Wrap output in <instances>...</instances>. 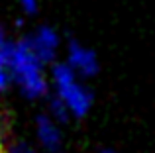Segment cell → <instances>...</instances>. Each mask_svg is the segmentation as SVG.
Listing matches in <instances>:
<instances>
[{
	"label": "cell",
	"mask_w": 155,
	"mask_h": 153,
	"mask_svg": "<svg viewBox=\"0 0 155 153\" xmlns=\"http://www.w3.org/2000/svg\"><path fill=\"white\" fill-rule=\"evenodd\" d=\"M6 69L10 80L18 84L22 94H26L28 98H39L47 92V76L43 73V63L30 49L26 39L8 45Z\"/></svg>",
	"instance_id": "1"
},
{
	"label": "cell",
	"mask_w": 155,
	"mask_h": 153,
	"mask_svg": "<svg viewBox=\"0 0 155 153\" xmlns=\"http://www.w3.org/2000/svg\"><path fill=\"white\" fill-rule=\"evenodd\" d=\"M51 83L55 88V98L63 102L69 114L75 118H83L92 106V92L87 88L79 75L67 65L57 63L51 71Z\"/></svg>",
	"instance_id": "2"
},
{
	"label": "cell",
	"mask_w": 155,
	"mask_h": 153,
	"mask_svg": "<svg viewBox=\"0 0 155 153\" xmlns=\"http://www.w3.org/2000/svg\"><path fill=\"white\" fill-rule=\"evenodd\" d=\"M30 49L34 51L35 55L39 57V61L45 65V63H51L55 59L57 51H59L61 39L57 35V31L49 26H41L26 39Z\"/></svg>",
	"instance_id": "3"
},
{
	"label": "cell",
	"mask_w": 155,
	"mask_h": 153,
	"mask_svg": "<svg viewBox=\"0 0 155 153\" xmlns=\"http://www.w3.org/2000/svg\"><path fill=\"white\" fill-rule=\"evenodd\" d=\"M67 65L81 79H88V76L96 75V71H98V59H96V53L92 49L73 41L67 47Z\"/></svg>",
	"instance_id": "4"
},
{
	"label": "cell",
	"mask_w": 155,
	"mask_h": 153,
	"mask_svg": "<svg viewBox=\"0 0 155 153\" xmlns=\"http://www.w3.org/2000/svg\"><path fill=\"white\" fill-rule=\"evenodd\" d=\"M35 138L45 149H57L61 145V124L51 114H43L35 120Z\"/></svg>",
	"instance_id": "5"
},
{
	"label": "cell",
	"mask_w": 155,
	"mask_h": 153,
	"mask_svg": "<svg viewBox=\"0 0 155 153\" xmlns=\"http://www.w3.org/2000/svg\"><path fill=\"white\" fill-rule=\"evenodd\" d=\"M8 45H10V43L4 41V37L0 35V90H4V88L12 83L10 75H8V69H6V51H8Z\"/></svg>",
	"instance_id": "6"
},
{
	"label": "cell",
	"mask_w": 155,
	"mask_h": 153,
	"mask_svg": "<svg viewBox=\"0 0 155 153\" xmlns=\"http://www.w3.org/2000/svg\"><path fill=\"white\" fill-rule=\"evenodd\" d=\"M47 114H51L53 118L57 120V122L59 124H63V122H67L69 118H71V114H69V110L67 108L63 106V102H59V100H53L51 102V106H49V112H47Z\"/></svg>",
	"instance_id": "7"
},
{
	"label": "cell",
	"mask_w": 155,
	"mask_h": 153,
	"mask_svg": "<svg viewBox=\"0 0 155 153\" xmlns=\"http://www.w3.org/2000/svg\"><path fill=\"white\" fill-rule=\"evenodd\" d=\"M18 4L22 6V10L26 14H34L38 10V0H18Z\"/></svg>",
	"instance_id": "8"
},
{
	"label": "cell",
	"mask_w": 155,
	"mask_h": 153,
	"mask_svg": "<svg viewBox=\"0 0 155 153\" xmlns=\"http://www.w3.org/2000/svg\"><path fill=\"white\" fill-rule=\"evenodd\" d=\"M8 153H35L31 149L30 145H26V143H14V145L8 149Z\"/></svg>",
	"instance_id": "9"
},
{
	"label": "cell",
	"mask_w": 155,
	"mask_h": 153,
	"mask_svg": "<svg viewBox=\"0 0 155 153\" xmlns=\"http://www.w3.org/2000/svg\"><path fill=\"white\" fill-rule=\"evenodd\" d=\"M0 153H4V151H2V145H0Z\"/></svg>",
	"instance_id": "10"
},
{
	"label": "cell",
	"mask_w": 155,
	"mask_h": 153,
	"mask_svg": "<svg viewBox=\"0 0 155 153\" xmlns=\"http://www.w3.org/2000/svg\"><path fill=\"white\" fill-rule=\"evenodd\" d=\"M104 153H112V151H104Z\"/></svg>",
	"instance_id": "11"
}]
</instances>
